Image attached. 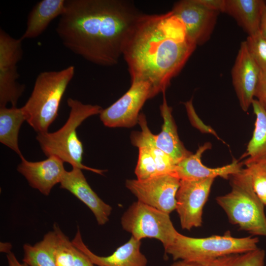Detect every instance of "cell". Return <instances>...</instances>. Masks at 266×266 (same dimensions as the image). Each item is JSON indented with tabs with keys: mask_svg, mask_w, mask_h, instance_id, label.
Returning a JSON list of instances; mask_svg holds the SVG:
<instances>
[{
	"mask_svg": "<svg viewBox=\"0 0 266 266\" xmlns=\"http://www.w3.org/2000/svg\"><path fill=\"white\" fill-rule=\"evenodd\" d=\"M56 28L63 45L97 65H117L126 41L143 14L124 0H66Z\"/></svg>",
	"mask_w": 266,
	"mask_h": 266,
	"instance_id": "1",
	"label": "cell"
},
{
	"mask_svg": "<svg viewBox=\"0 0 266 266\" xmlns=\"http://www.w3.org/2000/svg\"><path fill=\"white\" fill-rule=\"evenodd\" d=\"M196 47L188 39L183 25L171 11L143 14L130 34L122 56L131 81L148 83L155 97L165 92Z\"/></svg>",
	"mask_w": 266,
	"mask_h": 266,
	"instance_id": "2",
	"label": "cell"
},
{
	"mask_svg": "<svg viewBox=\"0 0 266 266\" xmlns=\"http://www.w3.org/2000/svg\"><path fill=\"white\" fill-rule=\"evenodd\" d=\"M74 72V66H70L59 71H43L37 75L32 94L22 107L26 121L37 134L48 133L58 117L61 101Z\"/></svg>",
	"mask_w": 266,
	"mask_h": 266,
	"instance_id": "3",
	"label": "cell"
},
{
	"mask_svg": "<svg viewBox=\"0 0 266 266\" xmlns=\"http://www.w3.org/2000/svg\"><path fill=\"white\" fill-rule=\"evenodd\" d=\"M70 108L69 117L64 125L54 133H38L36 139L48 157L55 156L72 167L90 170L100 174L105 171L91 168L82 164L83 148L76 130L87 118L100 114L102 108L98 105L86 104L71 98L67 100Z\"/></svg>",
	"mask_w": 266,
	"mask_h": 266,
	"instance_id": "4",
	"label": "cell"
},
{
	"mask_svg": "<svg viewBox=\"0 0 266 266\" xmlns=\"http://www.w3.org/2000/svg\"><path fill=\"white\" fill-rule=\"evenodd\" d=\"M231 191L216 198L229 221L253 235L266 236L264 204L255 192L246 168L231 177Z\"/></svg>",
	"mask_w": 266,
	"mask_h": 266,
	"instance_id": "5",
	"label": "cell"
},
{
	"mask_svg": "<svg viewBox=\"0 0 266 266\" xmlns=\"http://www.w3.org/2000/svg\"><path fill=\"white\" fill-rule=\"evenodd\" d=\"M259 239L252 236L234 237L229 231L223 235L191 237L179 233L173 242L165 249L174 260H183L209 266L217 259L228 255L242 253L258 248Z\"/></svg>",
	"mask_w": 266,
	"mask_h": 266,
	"instance_id": "6",
	"label": "cell"
},
{
	"mask_svg": "<svg viewBox=\"0 0 266 266\" xmlns=\"http://www.w3.org/2000/svg\"><path fill=\"white\" fill-rule=\"evenodd\" d=\"M121 223L123 229L136 239L156 238L162 243L164 249L173 242L178 233L169 214L139 201L124 212Z\"/></svg>",
	"mask_w": 266,
	"mask_h": 266,
	"instance_id": "7",
	"label": "cell"
},
{
	"mask_svg": "<svg viewBox=\"0 0 266 266\" xmlns=\"http://www.w3.org/2000/svg\"><path fill=\"white\" fill-rule=\"evenodd\" d=\"M22 41L0 30V107L10 103L16 106L25 90V85L16 82L19 75L17 64L23 55Z\"/></svg>",
	"mask_w": 266,
	"mask_h": 266,
	"instance_id": "8",
	"label": "cell"
},
{
	"mask_svg": "<svg viewBox=\"0 0 266 266\" xmlns=\"http://www.w3.org/2000/svg\"><path fill=\"white\" fill-rule=\"evenodd\" d=\"M180 181L173 174H165L145 180H127L125 185L137 201L169 214L176 209Z\"/></svg>",
	"mask_w": 266,
	"mask_h": 266,
	"instance_id": "9",
	"label": "cell"
},
{
	"mask_svg": "<svg viewBox=\"0 0 266 266\" xmlns=\"http://www.w3.org/2000/svg\"><path fill=\"white\" fill-rule=\"evenodd\" d=\"M154 97L150 84L145 81H131L128 91L107 108L102 109L100 119L110 128H131L138 123L139 112L148 99Z\"/></svg>",
	"mask_w": 266,
	"mask_h": 266,
	"instance_id": "10",
	"label": "cell"
},
{
	"mask_svg": "<svg viewBox=\"0 0 266 266\" xmlns=\"http://www.w3.org/2000/svg\"><path fill=\"white\" fill-rule=\"evenodd\" d=\"M215 178L180 180L176 194V210L183 229L202 224V210Z\"/></svg>",
	"mask_w": 266,
	"mask_h": 266,
	"instance_id": "11",
	"label": "cell"
},
{
	"mask_svg": "<svg viewBox=\"0 0 266 266\" xmlns=\"http://www.w3.org/2000/svg\"><path fill=\"white\" fill-rule=\"evenodd\" d=\"M171 11L183 25L188 39L197 46L209 39L220 12L205 7L198 0L177 1Z\"/></svg>",
	"mask_w": 266,
	"mask_h": 266,
	"instance_id": "12",
	"label": "cell"
},
{
	"mask_svg": "<svg viewBox=\"0 0 266 266\" xmlns=\"http://www.w3.org/2000/svg\"><path fill=\"white\" fill-rule=\"evenodd\" d=\"M260 72L246 41H242L232 68V78L239 105L244 111H247L252 105Z\"/></svg>",
	"mask_w": 266,
	"mask_h": 266,
	"instance_id": "13",
	"label": "cell"
},
{
	"mask_svg": "<svg viewBox=\"0 0 266 266\" xmlns=\"http://www.w3.org/2000/svg\"><path fill=\"white\" fill-rule=\"evenodd\" d=\"M17 171L27 179L29 185L48 196L53 187L60 183L66 171L64 162L55 156L38 162H30L23 157Z\"/></svg>",
	"mask_w": 266,
	"mask_h": 266,
	"instance_id": "14",
	"label": "cell"
},
{
	"mask_svg": "<svg viewBox=\"0 0 266 266\" xmlns=\"http://www.w3.org/2000/svg\"><path fill=\"white\" fill-rule=\"evenodd\" d=\"M81 170L72 167L70 171L66 170L60 183V188L67 190L87 205L98 225H103L109 221L112 208L93 190Z\"/></svg>",
	"mask_w": 266,
	"mask_h": 266,
	"instance_id": "15",
	"label": "cell"
},
{
	"mask_svg": "<svg viewBox=\"0 0 266 266\" xmlns=\"http://www.w3.org/2000/svg\"><path fill=\"white\" fill-rule=\"evenodd\" d=\"M73 244L85 254L94 265L98 266H146L147 259L140 251L141 240L133 236L110 255L99 256L92 252L83 241L78 227L71 240Z\"/></svg>",
	"mask_w": 266,
	"mask_h": 266,
	"instance_id": "16",
	"label": "cell"
},
{
	"mask_svg": "<svg viewBox=\"0 0 266 266\" xmlns=\"http://www.w3.org/2000/svg\"><path fill=\"white\" fill-rule=\"evenodd\" d=\"M211 144L206 142L199 147L195 154L186 157L176 164L174 174L180 180L200 179L221 177L227 179L242 169V164L237 160L225 166L211 168L201 162L202 154L211 149Z\"/></svg>",
	"mask_w": 266,
	"mask_h": 266,
	"instance_id": "17",
	"label": "cell"
},
{
	"mask_svg": "<svg viewBox=\"0 0 266 266\" xmlns=\"http://www.w3.org/2000/svg\"><path fill=\"white\" fill-rule=\"evenodd\" d=\"M163 94V101L160 108L164 123L160 133L154 135L155 141L157 147L177 164L193 153L184 147L180 140L172 115V108L167 104L165 92Z\"/></svg>",
	"mask_w": 266,
	"mask_h": 266,
	"instance_id": "18",
	"label": "cell"
},
{
	"mask_svg": "<svg viewBox=\"0 0 266 266\" xmlns=\"http://www.w3.org/2000/svg\"><path fill=\"white\" fill-rule=\"evenodd\" d=\"M65 1L42 0L37 2L28 15L26 29L20 38L23 41L42 34L52 20L65 12Z\"/></svg>",
	"mask_w": 266,
	"mask_h": 266,
	"instance_id": "19",
	"label": "cell"
},
{
	"mask_svg": "<svg viewBox=\"0 0 266 266\" xmlns=\"http://www.w3.org/2000/svg\"><path fill=\"white\" fill-rule=\"evenodd\" d=\"M263 0H225L223 12L233 17L251 36L260 32Z\"/></svg>",
	"mask_w": 266,
	"mask_h": 266,
	"instance_id": "20",
	"label": "cell"
},
{
	"mask_svg": "<svg viewBox=\"0 0 266 266\" xmlns=\"http://www.w3.org/2000/svg\"><path fill=\"white\" fill-rule=\"evenodd\" d=\"M251 105L256 120L245 153L247 159L244 165L246 167L254 164L266 165V112L256 99L253 100Z\"/></svg>",
	"mask_w": 266,
	"mask_h": 266,
	"instance_id": "21",
	"label": "cell"
},
{
	"mask_svg": "<svg viewBox=\"0 0 266 266\" xmlns=\"http://www.w3.org/2000/svg\"><path fill=\"white\" fill-rule=\"evenodd\" d=\"M138 123L141 131L132 133V144L136 147L143 145L148 148L156 163L159 175L173 174L176 164L168 155L156 145L154 134L147 126L145 115L143 113L139 114Z\"/></svg>",
	"mask_w": 266,
	"mask_h": 266,
	"instance_id": "22",
	"label": "cell"
},
{
	"mask_svg": "<svg viewBox=\"0 0 266 266\" xmlns=\"http://www.w3.org/2000/svg\"><path fill=\"white\" fill-rule=\"evenodd\" d=\"M25 121L26 118L22 107H0V141L16 152L21 158L23 156L18 145V135Z\"/></svg>",
	"mask_w": 266,
	"mask_h": 266,
	"instance_id": "23",
	"label": "cell"
},
{
	"mask_svg": "<svg viewBox=\"0 0 266 266\" xmlns=\"http://www.w3.org/2000/svg\"><path fill=\"white\" fill-rule=\"evenodd\" d=\"M55 239L53 230L44 235L42 240L33 245L26 243L23 246V263L29 266H56L52 255Z\"/></svg>",
	"mask_w": 266,
	"mask_h": 266,
	"instance_id": "24",
	"label": "cell"
},
{
	"mask_svg": "<svg viewBox=\"0 0 266 266\" xmlns=\"http://www.w3.org/2000/svg\"><path fill=\"white\" fill-rule=\"evenodd\" d=\"M55 239L52 255L56 266H73L74 246L72 241L62 232L58 225H53Z\"/></svg>",
	"mask_w": 266,
	"mask_h": 266,
	"instance_id": "25",
	"label": "cell"
},
{
	"mask_svg": "<svg viewBox=\"0 0 266 266\" xmlns=\"http://www.w3.org/2000/svg\"><path fill=\"white\" fill-rule=\"evenodd\" d=\"M265 252L257 249L249 252L220 257L209 266H264Z\"/></svg>",
	"mask_w": 266,
	"mask_h": 266,
	"instance_id": "26",
	"label": "cell"
},
{
	"mask_svg": "<svg viewBox=\"0 0 266 266\" xmlns=\"http://www.w3.org/2000/svg\"><path fill=\"white\" fill-rule=\"evenodd\" d=\"M138 158L135 174L138 180H145L160 175L155 159L148 148L139 146Z\"/></svg>",
	"mask_w": 266,
	"mask_h": 266,
	"instance_id": "27",
	"label": "cell"
},
{
	"mask_svg": "<svg viewBox=\"0 0 266 266\" xmlns=\"http://www.w3.org/2000/svg\"><path fill=\"white\" fill-rule=\"evenodd\" d=\"M245 41L250 54L261 71L266 72V38L260 32L248 36Z\"/></svg>",
	"mask_w": 266,
	"mask_h": 266,
	"instance_id": "28",
	"label": "cell"
},
{
	"mask_svg": "<svg viewBox=\"0 0 266 266\" xmlns=\"http://www.w3.org/2000/svg\"><path fill=\"white\" fill-rule=\"evenodd\" d=\"M246 168L251 175L255 192L263 200L266 197V165L254 164Z\"/></svg>",
	"mask_w": 266,
	"mask_h": 266,
	"instance_id": "29",
	"label": "cell"
},
{
	"mask_svg": "<svg viewBox=\"0 0 266 266\" xmlns=\"http://www.w3.org/2000/svg\"><path fill=\"white\" fill-rule=\"evenodd\" d=\"M188 117L193 126L204 133H210L219 139L216 132L210 127L204 125L197 115L193 104L192 99L184 103Z\"/></svg>",
	"mask_w": 266,
	"mask_h": 266,
	"instance_id": "30",
	"label": "cell"
},
{
	"mask_svg": "<svg viewBox=\"0 0 266 266\" xmlns=\"http://www.w3.org/2000/svg\"><path fill=\"white\" fill-rule=\"evenodd\" d=\"M255 97L266 112V72L261 71Z\"/></svg>",
	"mask_w": 266,
	"mask_h": 266,
	"instance_id": "31",
	"label": "cell"
},
{
	"mask_svg": "<svg viewBox=\"0 0 266 266\" xmlns=\"http://www.w3.org/2000/svg\"><path fill=\"white\" fill-rule=\"evenodd\" d=\"M73 266H95V265L85 254L74 246Z\"/></svg>",
	"mask_w": 266,
	"mask_h": 266,
	"instance_id": "32",
	"label": "cell"
},
{
	"mask_svg": "<svg viewBox=\"0 0 266 266\" xmlns=\"http://www.w3.org/2000/svg\"><path fill=\"white\" fill-rule=\"evenodd\" d=\"M198 1L209 9L223 12L225 0H198Z\"/></svg>",
	"mask_w": 266,
	"mask_h": 266,
	"instance_id": "33",
	"label": "cell"
},
{
	"mask_svg": "<svg viewBox=\"0 0 266 266\" xmlns=\"http://www.w3.org/2000/svg\"><path fill=\"white\" fill-rule=\"evenodd\" d=\"M260 32L266 38V3L264 4L262 8Z\"/></svg>",
	"mask_w": 266,
	"mask_h": 266,
	"instance_id": "34",
	"label": "cell"
},
{
	"mask_svg": "<svg viewBox=\"0 0 266 266\" xmlns=\"http://www.w3.org/2000/svg\"><path fill=\"white\" fill-rule=\"evenodd\" d=\"M8 266H29L27 264L21 263L16 258L15 254L10 251L6 254Z\"/></svg>",
	"mask_w": 266,
	"mask_h": 266,
	"instance_id": "35",
	"label": "cell"
},
{
	"mask_svg": "<svg viewBox=\"0 0 266 266\" xmlns=\"http://www.w3.org/2000/svg\"><path fill=\"white\" fill-rule=\"evenodd\" d=\"M170 266H203L202 265L183 260H178Z\"/></svg>",
	"mask_w": 266,
	"mask_h": 266,
	"instance_id": "36",
	"label": "cell"
},
{
	"mask_svg": "<svg viewBox=\"0 0 266 266\" xmlns=\"http://www.w3.org/2000/svg\"><path fill=\"white\" fill-rule=\"evenodd\" d=\"M11 249V245L10 243H0V252L5 253L6 254L10 252Z\"/></svg>",
	"mask_w": 266,
	"mask_h": 266,
	"instance_id": "37",
	"label": "cell"
},
{
	"mask_svg": "<svg viewBox=\"0 0 266 266\" xmlns=\"http://www.w3.org/2000/svg\"><path fill=\"white\" fill-rule=\"evenodd\" d=\"M262 201L264 205H266V197L263 200H262Z\"/></svg>",
	"mask_w": 266,
	"mask_h": 266,
	"instance_id": "38",
	"label": "cell"
}]
</instances>
